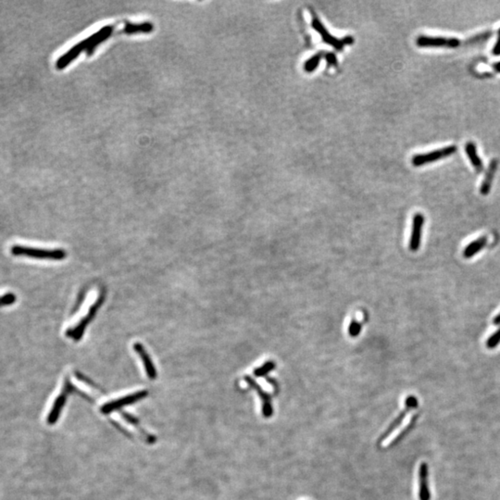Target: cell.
Wrapping results in <instances>:
<instances>
[{
	"label": "cell",
	"instance_id": "27",
	"mask_svg": "<svg viewBox=\"0 0 500 500\" xmlns=\"http://www.w3.org/2000/svg\"><path fill=\"white\" fill-rule=\"evenodd\" d=\"M494 324H500V314L496 316L494 320Z\"/></svg>",
	"mask_w": 500,
	"mask_h": 500
},
{
	"label": "cell",
	"instance_id": "16",
	"mask_svg": "<svg viewBox=\"0 0 500 500\" xmlns=\"http://www.w3.org/2000/svg\"><path fill=\"white\" fill-rule=\"evenodd\" d=\"M154 29V25L150 22H142V23H131L126 22L125 26L122 29V33L126 34H134V33H151Z\"/></svg>",
	"mask_w": 500,
	"mask_h": 500
},
{
	"label": "cell",
	"instance_id": "11",
	"mask_svg": "<svg viewBox=\"0 0 500 500\" xmlns=\"http://www.w3.org/2000/svg\"><path fill=\"white\" fill-rule=\"evenodd\" d=\"M424 216L422 213H416L412 221V230L409 239V250L416 252L420 249L422 243V234L424 228Z\"/></svg>",
	"mask_w": 500,
	"mask_h": 500
},
{
	"label": "cell",
	"instance_id": "3",
	"mask_svg": "<svg viewBox=\"0 0 500 500\" xmlns=\"http://www.w3.org/2000/svg\"><path fill=\"white\" fill-rule=\"evenodd\" d=\"M416 45L423 49H457L462 46V41L456 37L420 35L416 39Z\"/></svg>",
	"mask_w": 500,
	"mask_h": 500
},
{
	"label": "cell",
	"instance_id": "18",
	"mask_svg": "<svg viewBox=\"0 0 500 500\" xmlns=\"http://www.w3.org/2000/svg\"><path fill=\"white\" fill-rule=\"evenodd\" d=\"M321 58H322L321 53H317V54L313 55L312 57H310V59L306 60V62L304 63V71L306 72H309V73L315 71L321 62Z\"/></svg>",
	"mask_w": 500,
	"mask_h": 500
},
{
	"label": "cell",
	"instance_id": "17",
	"mask_svg": "<svg viewBox=\"0 0 500 500\" xmlns=\"http://www.w3.org/2000/svg\"><path fill=\"white\" fill-rule=\"evenodd\" d=\"M487 241L488 239L486 236H482L478 239L474 240L465 247V249L463 250V257L465 259H470L473 258V256L478 254L479 252L486 245Z\"/></svg>",
	"mask_w": 500,
	"mask_h": 500
},
{
	"label": "cell",
	"instance_id": "9",
	"mask_svg": "<svg viewBox=\"0 0 500 500\" xmlns=\"http://www.w3.org/2000/svg\"><path fill=\"white\" fill-rule=\"evenodd\" d=\"M245 381L246 382V384L252 389L255 390L256 393L258 394V396L260 397L261 401V406H262V408H261V409H262V415L265 418L272 417V413H273V408H272V397H271V395H269L266 391H264L261 388V386L252 377L245 376Z\"/></svg>",
	"mask_w": 500,
	"mask_h": 500
},
{
	"label": "cell",
	"instance_id": "6",
	"mask_svg": "<svg viewBox=\"0 0 500 500\" xmlns=\"http://www.w3.org/2000/svg\"><path fill=\"white\" fill-rule=\"evenodd\" d=\"M103 301L104 296L103 295H101L98 298V300L95 302V304H93L91 306V308H90V310L88 311L87 315L82 318L81 321L77 324L76 326L72 328V329H69L66 332V336L68 337L73 338L75 341H79L82 338V336H84V332L86 331L87 325L92 321L94 317L96 316L97 312H98V309L101 307V305L103 303Z\"/></svg>",
	"mask_w": 500,
	"mask_h": 500
},
{
	"label": "cell",
	"instance_id": "20",
	"mask_svg": "<svg viewBox=\"0 0 500 500\" xmlns=\"http://www.w3.org/2000/svg\"><path fill=\"white\" fill-rule=\"evenodd\" d=\"M361 332V323L353 319L348 327V334L351 337H357Z\"/></svg>",
	"mask_w": 500,
	"mask_h": 500
},
{
	"label": "cell",
	"instance_id": "10",
	"mask_svg": "<svg viewBox=\"0 0 500 500\" xmlns=\"http://www.w3.org/2000/svg\"><path fill=\"white\" fill-rule=\"evenodd\" d=\"M311 26L317 33H320L322 41L324 43H326L327 45L332 47L334 49H337V50H342L344 47L346 46L344 39H337V37H335L334 35L328 32V30L324 27V25L318 19V17L316 16V14H313V16H312Z\"/></svg>",
	"mask_w": 500,
	"mask_h": 500
},
{
	"label": "cell",
	"instance_id": "2",
	"mask_svg": "<svg viewBox=\"0 0 500 500\" xmlns=\"http://www.w3.org/2000/svg\"><path fill=\"white\" fill-rule=\"evenodd\" d=\"M11 253L14 256H24L32 259L38 260H50V261H61L65 259V251L62 249H43L30 246L15 245L11 247Z\"/></svg>",
	"mask_w": 500,
	"mask_h": 500
},
{
	"label": "cell",
	"instance_id": "21",
	"mask_svg": "<svg viewBox=\"0 0 500 500\" xmlns=\"http://www.w3.org/2000/svg\"><path fill=\"white\" fill-rule=\"evenodd\" d=\"M16 296L13 293H7L0 296V307L11 306L16 302Z\"/></svg>",
	"mask_w": 500,
	"mask_h": 500
},
{
	"label": "cell",
	"instance_id": "5",
	"mask_svg": "<svg viewBox=\"0 0 500 500\" xmlns=\"http://www.w3.org/2000/svg\"><path fill=\"white\" fill-rule=\"evenodd\" d=\"M418 405V399L416 397L414 396H408L405 400V408H403L402 410L400 411V413L398 414L397 417L393 420V422L389 424V426L386 428V431L381 435L378 443L380 444L382 442L386 440L400 426V424H402L403 420L406 418V416L412 409L417 408Z\"/></svg>",
	"mask_w": 500,
	"mask_h": 500
},
{
	"label": "cell",
	"instance_id": "24",
	"mask_svg": "<svg viewBox=\"0 0 500 500\" xmlns=\"http://www.w3.org/2000/svg\"><path fill=\"white\" fill-rule=\"evenodd\" d=\"M492 54L495 56V57L500 56V27L497 30V38H496V41H495L494 48L492 49Z\"/></svg>",
	"mask_w": 500,
	"mask_h": 500
},
{
	"label": "cell",
	"instance_id": "4",
	"mask_svg": "<svg viewBox=\"0 0 500 500\" xmlns=\"http://www.w3.org/2000/svg\"><path fill=\"white\" fill-rule=\"evenodd\" d=\"M457 146H447V147H442L435 149L430 152L423 153V154H416L414 155L413 158H411V163L414 167H421L426 164L432 163L440 159L448 158L452 155H454L457 152Z\"/></svg>",
	"mask_w": 500,
	"mask_h": 500
},
{
	"label": "cell",
	"instance_id": "7",
	"mask_svg": "<svg viewBox=\"0 0 500 500\" xmlns=\"http://www.w3.org/2000/svg\"><path fill=\"white\" fill-rule=\"evenodd\" d=\"M74 390H75V388H74V386L71 385V381L69 380L68 378H66L62 392L60 393V396L55 399L52 408H51L49 416H48L47 422L49 425H52V424L57 423V421L60 418V413L63 409V407L65 406L68 396Z\"/></svg>",
	"mask_w": 500,
	"mask_h": 500
},
{
	"label": "cell",
	"instance_id": "26",
	"mask_svg": "<svg viewBox=\"0 0 500 500\" xmlns=\"http://www.w3.org/2000/svg\"><path fill=\"white\" fill-rule=\"evenodd\" d=\"M492 68H493V69H494L496 72H499L500 73V61L496 62L495 64H493V65H492Z\"/></svg>",
	"mask_w": 500,
	"mask_h": 500
},
{
	"label": "cell",
	"instance_id": "12",
	"mask_svg": "<svg viewBox=\"0 0 500 500\" xmlns=\"http://www.w3.org/2000/svg\"><path fill=\"white\" fill-rule=\"evenodd\" d=\"M419 499H431L429 483H428V465L427 463H421L419 468Z\"/></svg>",
	"mask_w": 500,
	"mask_h": 500
},
{
	"label": "cell",
	"instance_id": "19",
	"mask_svg": "<svg viewBox=\"0 0 500 500\" xmlns=\"http://www.w3.org/2000/svg\"><path fill=\"white\" fill-rule=\"evenodd\" d=\"M274 368H275V362L272 361V360H269V361H267L265 364H263L261 367L255 369L254 370V375L257 376V377L265 376L269 372H271Z\"/></svg>",
	"mask_w": 500,
	"mask_h": 500
},
{
	"label": "cell",
	"instance_id": "1",
	"mask_svg": "<svg viewBox=\"0 0 500 500\" xmlns=\"http://www.w3.org/2000/svg\"><path fill=\"white\" fill-rule=\"evenodd\" d=\"M113 31H114L113 25L105 26L98 31L97 33H94L91 36H89L88 38L85 39L80 43L73 46L71 49H69L66 52L65 54L60 56V58L58 59L57 62H56L57 69L63 70L71 62L75 60L77 57L82 53V51L87 50V54L91 56L100 44L103 43L105 40L109 38V36L113 33Z\"/></svg>",
	"mask_w": 500,
	"mask_h": 500
},
{
	"label": "cell",
	"instance_id": "25",
	"mask_svg": "<svg viewBox=\"0 0 500 500\" xmlns=\"http://www.w3.org/2000/svg\"><path fill=\"white\" fill-rule=\"evenodd\" d=\"M325 59H326L327 64H328V65H330V66L337 65V59L336 54H334V53H331V52H329V53H327V54L325 55Z\"/></svg>",
	"mask_w": 500,
	"mask_h": 500
},
{
	"label": "cell",
	"instance_id": "8",
	"mask_svg": "<svg viewBox=\"0 0 500 500\" xmlns=\"http://www.w3.org/2000/svg\"><path fill=\"white\" fill-rule=\"evenodd\" d=\"M147 394H148V392L144 391V390L143 391L136 392V393L133 394V395H128V396L119 398L117 400H113V401L106 403L105 405L102 406V408H101L100 410H101V412L103 414L111 413V412H113L115 410H118L120 408H123L124 406L131 405V404H134V403L141 400L144 397H147Z\"/></svg>",
	"mask_w": 500,
	"mask_h": 500
},
{
	"label": "cell",
	"instance_id": "22",
	"mask_svg": "<svg viewBox=\"0 0 500 500\" xmlns=\"http://www.w3.org/2000/svg\"><path fill=\"white\" fill-rule=\"evenodd\" d=\"M500 343V327L494 332V335H492L491 337L487 339L486 341V347L490 348V349H493L495 348V347L498 346V344Z\"/></svg>",
	"mask_w": 500,
	"mask_h": 500
},
{
	"label": "cell",
	"instance_id": "23",
	"mask_svg": "<svg viewBox=\"0 0 500 500\" xmlns=\"http://www.w3.org/2000/svg\"><path fill=\"white\" fill-rule=\"evenodd\" d=\"M413 424H414V420H412V421L410 422V424H408V425H407V427H406L405 429L403 430L402 432H401V433H400L399 435H397V437H396V438H395L394 440L392 441V443H391L392 445H394V444H396V443H397L398 441L400 440V439L402 438L403 435H406V434L408 433V431L411 429V427H412V425H413Z\"/></svg>",
	"mask_w": 500,
	"mask_h": 500
},
{
	"label": "cell",
	"instance_id": "15",
	"mask_svg": "<svg viewBox=\"0 0 500 500\" xmlns=\"http://www.w3.org/2000/svg\"><path fill=\"white\" fill-rule=\"evenodd\" d=\"M465 152L473 168L475 169L477 173H481L484 169V164L481 158L479 157L476 145L473 142H468L465 146Z\"/></svg>",
	"mask_w": 500,
	"mask_h": 500
},
{
	"label": "cell",
	"instance_id": "14",
	"mask_svg": "<svg viewBox=\"0 0 500 500\" xmlns=\"http://www.w3.org/2000/svg\"><path fill=\"white\" fill-rule=\"evenodd\" d=\"M497 166H498L497 159L494 158L490 161L489 166L486 170L483 183H482L481 188H480V192L483 196H487L489 194L493 181H494V177H495V173L497 170Z\"/></svg>",
	"mask_w": 500,
	"mask_h": 500
},
{
	"label": "cell",
	"instance_id": "13",
	"mask_svg": "<svg viewBox=\"0 0 500 500\" xmlns=\"http://www.w3.org/2000/svg\"><path fill=\"white\" fill-rule=\"evenodd\" d=\"M134 349L136 353L138 354L141 358L143 364L146 368V372L149 379L154 380L157 377V370L155 366L153 364V361L150 359L149 355L147 352V350L144 348L140 343H135L134 344Z\"/></svg>",
	"mask_w": 500,
	"mask_h": 500
}]
</instances>
